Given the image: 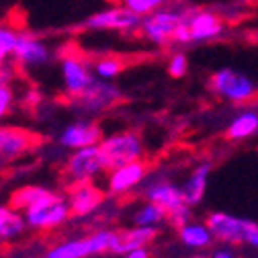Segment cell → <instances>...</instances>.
Masks as SVG:
<instances>
[{
  "mask_svg": "<svg viewBox=\"0 0 258 258\" xmlns=\"http://www.w3.org/2000/svg\"><path fill=\"white\" fill-rule=\"evenodd\" d=\"M209 172H211V164H209V162H203V164H199L195 170H192V172H190V176L182 182L180 190H182L184 203H186L188 207L199 205V203L203 201L205 190H207Z\"/></svg>",
  "mask_w": 258,
  "mask_h": 258,
  "instance_id": "obj_16",
  "label": "cell"
},
{
  "mask_svg": "<svg viewBox=\"0 0 258 258\" xmlns=\"http://www.w3.org/2000/svg\"><path fill=\"white\" fill-rule=\"evenodd\" d=\"M186 70H188V57L182 51L172 53L168 59V74L172 78H182L186 74Z\"/></svg>",
  "mask_w": 258,
  "mask_h": 258,
  "instance_id": "obj_28",
  "label": "cell"
},
{
  "mask_svg": "<svg viewBox=\"0 0 258 258\" xmlns=\"http://www.w3.org/2000/svg\"><path fill=\"white\" fill-rule=\"evenodd\" d=\"M13 57H15V61H19L25 68H41L51 59V49L41 37L31 35V33H23L21 31L19 43H17Z\"/></svg>",
  "mask_w": 258,
  "mask_h": 258,
  "instance_id": "obj_12",
  "label": "cell"
},
{
  "mask_svg": "<svg viewBox=\"0 0 258 258\" xmlns=\"http://www.w3.org/2000/svg\"><path fill=\"white\" fill-rule=\"evenodd\" d=\"M13 105V88L9 84H0V119H3Z\"/></svg>",
  "mask_w": 258,
  "mask_h": 258,
  "instance_id": "obj_29",
  "label": "cell"
},
{
  "mask_svg": "<svg viewBox=\"0 0 258 258\" xmlns=\"http://www.w3.org/2000/svg\"><path fill=\"white\" fill-rule=\"evenodd\" d=\"M142 27V17L125 9L123 5H115L92 13L82 21V29L86 31H119V33H136Z\"/></svg>",
  "mask_w": 258,
  "mask_h": 258,
  "instance_id": "obj_4",
  "label": "cell"
},
{
  "mask_svg": "<svg viewBox=\"0 0 258 258\" xmlns=\"http://www.w3.org/2000/svg\"><path fill=\"white\" fill-rule=\"evenodd\" d=\"M184 21L188 27L190 41H211L223 31L221 19L209 11H186Z\"/></svg>",
  "mask_w": 258,
  "mask_h": 258,
  "instance_id": "obj_13",
  "label": "cell"
},
{
  "mask_svg": "<svg viewBox=\"0 0 258 258\" xmlns=\"http://www.w3.org/2000/svg\"><path fill=\"white\" fill-rule=\"evenodd\" d=\"M156 238V228H144V225H136L134 230H127L121 234V246L119 254H127L136 248H144Z\"/></svg>",
  "mask_w": 258,
  "mask_h": 258,
  "instance_id": "obj_21",
  "label": "cell"
},
{
  "mask_svg": "<svg viewBox=\"0 0 258 258\" xmlns=\"http://www.w3.org/2000/svg\"><path fill=\"white\" fill-rule=\"evenodd\" d=\"M125 258H150V256H148V250L146 248H136L132 252H127Z\"/></svg>",
  "mask_w": 258,
  "mask_h": 258,
  "instance_id": "obj_31",
  "label": "cell"
},
{
  "mask_svg": "<svg viewBox=\"0 0 258 258\" xmlns=\"http://www.w3.org/2000/svg\"><path fill=\"white\" fill-rule=\"evenodd\" d=\"M119 96H121V92L117 86H113L109 80L96 78L84 94L74 99V107L84 113H99V111H105L111 105H115L119 101Z\"/></svg>",
  "mask_w": 258,
  "mask_h": 258,
  "instance_id": "obj_11",
  "label": "cell"
},
{
  "mask_svg": "<svg viewBox=\"0 0 258 258\" xmlns=\"http://www.w3.org/2000/svg\"><path fill=\"white\" fill-rule=\"evenodd\" d=\"M49 195H51V190H47L43 186H23L13 195L11 205H13V209H25L27 211Z\"/></svg>",
  "mask_w": 258,
  "mask_h": 258,
  "instance_id": "obj_22",
  "label": "cell"
},
{
  "mask_svg": "<svg viewBox=\"0 0 258 258\" xmlns=\"http://www.w3.org/2000/svg\"><path fill=\"white\" fill-rule=\"evenodd\" d=\"M92 70H94V76H96V78L111 80V78H115V76L123 70V63H121V59H117V57H101V59L94 61Z\"/></svg>",
  "mask_w": 258,
  "mask_h": 258,
  "instance_id": "obj_26",
  "label": "cell"
},
{
  "mask_svg": "<svg viewBox=\"0 0 258 258\" xmlns=\"http://www.w3.org/2000/svg\"><path fill=\"white\" fill-rule=\"evenodd\" d=\"M144 176H146V164L142 160H138V162L111 170L109 188H111V192H125L129 188H134L136 184H140L144 180Z\"/></svg>",
  "mask_w": 258,
  "mask_h": 258,
  "instance_id": "obj_17",
  "label": "cell"
},
{
  "mask_svg": "<svg viewBox=\"0 0 258 258\" xmlns=\"http://www.w3.org/2000/svg\"><path fill=\"white\" fill-rule=\"evenodd\" d=\"M103 201V192L101 188H96L90 182H76L72 184L70 190V211L74 215H86L90 211H94Z\"/></svg>",
  "mask_w": 258,
  "mask_h": 258,
  "instance_id": "obj_15",
  "label": "cell"
},
{
  "mask_svg": "<svg viewBox=\"0 0 258 258\" xmlns=\"http://www.w3.org/2000/svg\"><path fill=\"white\" fill-rule=\"evenodd\" d=\"M180 242L188 248H207L213 242V234L207 228V223H199V221H188L186 225L178 230Z\"/></svg>",
  "mask_w": 258,
  "mask_h": 258,
  "instance_id": "obj_19",
  "label": "cell"
},
{
  "mask_svg": "<svg viewBox=\"0 0 258 258\" xmlns=\"http://www.w3.org/2000/svg\"><path fill=\"white\" fill-rule=\"evenodd\" d=\"M184 13L186 11L180 9H160L144 17L140 27L142 35L154 45H166L168 41H174V33L184 19Z\"/></svg>",
  "mask_w": 258,
  "mask_h": 258,
  "instance_id": "obj_6",
  "label": "cell"
},
{
  "mask_svg": "<svg viewBox=\"0 0 258 258\" xmlns=\"http://www.w3.org/2000/svg\"><path fill=\"white\" fill-rule=\"evenodd\" d=\"M164 217H166V211L162 207L148 201L144 207L138 209V213L134 215V221L136 225H144V228H156L160 221H164Z\"/></svg>",
  "mask_w": 258,
  "mask_h": 258,
  "instance_id": "obj_25",
  "label": "cell"
},
{
  "mask_svg": "<svg viewBox=\"0 0 258 258\" xmlns=\"http://www.w3.org/2000/svg\"><path fill=\"white\" fill-rule=\"evenodd\" d=\"M192 258H211V256H203V254H197V256H192Z\"/></svg>",
  "mask_w": 258,
  "mask_h": 258,
  "instance_id": "obj_32",
  "label": "cell"
},
{
  "mask_svg": "<svg viewBox=\"0 0 258 258\" xmlns=\"http://www.w3.org/2000/svg\"><path fill=\"white\" fill-rule=\"evenodd\" d=\"M168 3V0H121V5L125 9H129L132 13L140 15L142 19L160 11V9H164V5Z\"/></svg>",
  "mask_w": 258,
  "mask_h": 258,
  "instance_id": "obj_27",
  "label": "cell"
},
{
  "mask_svg": "<svg viewBox=\"0 0 258 258\" xmlns=\"http://www.w3.org/2000/svg\"><path fill=\"white\" fill-rule=\"evenodd\" d=\"M61 80H63L66 92L72 99H78L80 94H84L92 86L96 76L86 59H82L74 53H68L61 57Z\"/></svg>",
  "mask_w": 258,
  "mask_h": 258,
  "instance_id": "obj_10",
  "label": "cell"
},
{
  "mask_svg": "<svg viewBox=\"0 0 258 258\" xmlns=\"http://www.w3.org/2000/svg\"><path fill=\"white\" fill-rule=\"evenodd\" d=\"M70 205L63 201L57 195L45 197L43 201H39L37 205H33L31 209L25 211V221L31 225V228H37V230H51L55 225L63 223L70 215Z\"/></svg>",
  "mask_w": 258,
  "mask_h": 258,
  "instance_id": "obj_8",
  "label": "cell"
},
{
  "mask_svg": "<svg viewBox=\"0 0 258 258\" xmlns=\"http://www.w3.org/2000/svg\"><path fill=\"white\" fill-rule=\"evenodd\" d=\"M33 146L31 134L17 127H0V154L5 156H19Z\"/></svg>",
  "mask_w": 258,
  "mask_h": 258,
  "instance_id": "obj_18",
  "label": "cell"
},
{
  "mask_svg": "<svg viewBox=\"0 0 258 258\" xmlns=\"http://www.w3.org/2000/svg\"><path fill=\"white\" fill-rule=\"evenodd\" d=\"M25 228V217L13 207H0V240H11L19 236Z\"/></svg>",
  "mask_w": 258,
  "mask_h": 258,
  "instance_id": "obj_23",
  "label": "cell"
},
{
  "mask_svg": "<svg viewBox=\"0 0 258 258\" xmlns=\"http://www.w3.org/2000/svg\"><path fill=\"white\" fill-rule=\"evenodd\" d=\"M211 90L225 101L232 103H246L254 96V82L248 78V74L234 70V68H221L211 74Z\"/></svg>",
  "mask_w": 258,
  "mask_h": 258,
  "instance_id": "obj_5",
  "label": "cell"
},
{
  "mask_svg": "<svg viewBox=\"0 0 258 258\" xmlns=\"http://www.w3.org/2000/svg\"><path fill=\"white\" fill-rule=\"evenodd\" d=\"M258 132V113L256 111H244L238 117L232 119L228 127V138L234 142L246 140Z\"/></svg>",
  "mask_w": 258,
  "mask_h": 258,
  "instance_id": "obj_20",
  "label": "cell"
},
{
  "mask_svg": "<svg viewBox=\"0 0 258 258\" xmlns=\"http://www.w3.org/2000/svg\"><path fill=\"white\" fill-rule=\"evenodd\" d=\"M99 142H101V127L86 119L68 125L59 136V144L63 148H72V150L99 146Z\"/></svg>",
  "mask_w": 258,
  "mask_h": 258,
  "instance_id": "obj_14",
  "label": "cell"
},
{
  "mask_svg": "<svg viewBox=\"0 0 258 258\" xmlns=\"http://www.w3.org/2000/svg\"><path fill=\"white\" fill-rule=\"evenodd\" d=\"M207 228L213 238L225 244H248L258 248V223L252 219H244L238 215H230L223 211H215L207 215Z\"/></svg>",
  "mask_w": 258,
  "mask_h": 258,
  "instance_id": "obj_1",
  "label": "cell"
},
{
  "mask_svg": "<svg viewBox=\"0 0 258 258\" xmlns=\"http://www.w3.org/2000/svg\"><path fill=\"white\" fill-rule=\"evenodd\" d=\"M101 150L105 154L107 170H115L119 166L138 162V160L142 158V154H144V146H142L140 138L136 134H129V132L103 140Z\"/></svg>",
  "mask_w": 258,
  "mask_h": 258,
  "instance_id": "obj_7",
  "label": "cell"
},
{
  "mask_svg": "<svg viewBox=\"0 0 258 258\" xmlns=\"http://www.w3.org/2000/svg\"><path fill=\"white\" fill-rule=\"evenodd\" d=\"M211 258H236V254L230 248H217V250H213Z\"/></svg>",
  "mask_w": 258,
  "mask_h": 258,
  "instance_id": "obj_30",
  "label": "cell"
},
{
  "mask_svg": "<svg viewBox=\"0 0 258 258\" xmlns=\"http://www.w3.org/2000/svg\"><path fill=\"white\" fill-rule=\"evenodd\" d=\"M19 35H21V31H17L15 27L7 23H0V66H5V61L15 55Z\"/></svg>",
  "mask_w": 258,
  "mask_h": 258,
  "instance_id": "obj_24",
  "label": "cell"
},
{
  "mask_svg": "<svg viewBox=\"0 0 258 258\" xmlns=\"http://www.w3.org/2000/svg\"><path fill=\"white\" fill-rule=\"evenodd\" d=\"M101 170H107L105 154L101 146H88L82 150H76L72 158L68 160L66 174L70 176L72 184L76 182H88L94 174H99Z\"/></svg>",
  "mask_w": 258,
  "mask_h": 258,
  "instance_id": "obj_9",
  "label": "cell"
},
{
  "mask_svg": "<svg viewBox=\"0 0 258 258\" xmlns=\"http://www.w3.org/2000/svg\"><path fill=\"white\" fill-rule=\"evenodd\" d=\"M146 195H148L150 203H156L158 207H162L166 211V217L170 219L172 225H176L178 230L188 223L190 209L184 203L180 186H174L170 182H154L152 186H148Z\"/></svg>",
  "mask_w": 258,
  "mask_h": 258,
  "instance_id": "obj_3",
  "label": "cell"
},
{
  "mask_svg": "<svg viewBox=\"0 0 258 258\" xmlns=\"http://www.w3.org/2000/svg\"><path fill=\"white\" fill-rule=\"evenodd\" d=\"M121 246V234L117 232H96L88 238L70 240L53 246L45 258H84L90 254H101V252H117Z\"/></svg>",
  "mask_w": 258,
  "mask_h": 258,
  "instance_id": "obj_2",
  "label": "cell"
}]
</instances>
